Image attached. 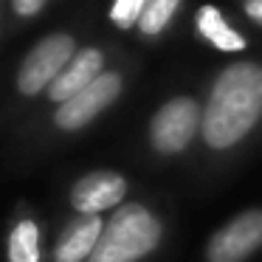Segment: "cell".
I'll use <instances>...</instances> for the list:
<instances>
[{"label":"cell","instance_id":"cell-1","mask_svg":"<svg viewBox=\"0 0 262 262\" xmlns=\"http://www.w3.org/2000/svg\"><path fill=\"white\" fill-rule=\"evenodd\" d=\"M262 119V65L239 59L220 71L203 107V136L209 149H231Z\"/></svg>","mask_w":262,"mask_h":262},{"label":"cell","instance_id":"cell-2","mask_svg":"<svg viewBox=\"0 0 262 262\" xmlns=\"http://www.w3.org/2000/svg\"><path fill=\"white\" fill-rule=\"evenodd\" d=\"M161 220L141 203H124L104 223V234L88 262H138L158 248Z\"/></svg>","mask_w":262,"mask_h":262},{"label":"cell","instance_id":"cell-3","mask_svg":"<svg viewBox=\"0 0 262 262\" xmlns=\"http://www.w3.org/2000/svg\"><path fill=\"white\" fill-rule=\"evenodd\" d=\"M203 127V107L192 96H175L155 110L149 121V141L161 155H181Z\"/></svg>","mask_w":262,"mask_h":262},{"label":"cell","instance_id":"cell-4","mask_svg":"<svg viewBox=\"0 0 262 262\" xmlns=\"http://www.w3.org/2000/svg\"><path fill=\"white\" fill-rule=\"evenodd\" d=\"M76 57V42L71 34H48L29 51L17 71V91L23 96H37L40 91H48L59 74L68 68V62Z\"/></svg>","mask_w":262,"mask_h":262},{"label":"cell","instance_id":"cell-5","mask_svg":"<svg viewBox=\"0 0 262 262\" xmlns=\"http://www.w3.org/2000/svg\"><path fill=\"white\" fill-rule=\"evenodd\" d=\"M262 248V209H245L206 243V262H245Z\"/></svg>","mask_w":262,"mask_h":262},{"label":"cell","instance_id":"cell-6","mask_svg":"<svg viewBox=\"0 0 262 262\" xmlns=\"http://www.w3.org/2000/svg\"><path fill=\"white\" fill-rule=\"evenodd\" d=\"M121 88H124L121 76L116 74V71H104L96 82H91V85L82 93H76L71 102L59 104L57 113H54V124L65 133L82 130V127H88L99 113H104V110L119 99Z\"/></svg>","mask_w":262,"mask_h":262},{"label":"cell","instance_id":"cell-7","mask_svg":"<svg viewBox=\"0 0 262 262\" xmlns=\"http://www.w3.org/2000/svg\"><path fill=\"white\" fill-rule=\"evenodd\" d=\"M127 198V178L119 172H88L71 186V206L82 217H99L102 211L121 206Z\"/></svg>","mask_w":262,"mask_h":262},{"label":"cell","instance_id":"cell-8","mask_svg":"<svg viewBox=\"0 0 262 262\" xmlns=\"http://www.w3.org/2000/svg\"><path fill=\"white\" fill-rule=\"evenodd\" d=\"M104 74V54L99 48H82L76 51V57L68 62V68L54 79V85L48 88V99L57 104H65L82 93L91 82H96Z\"/></svg>","mask_w":262,"mask_h":262},{"label":"cell","instance_id":"cell-9","mask_svg":"<svg viewBox=\"0 0 262 262\" xmlns=\"http://www.w3.org/2000/svg\"><path fill=\"white\" fill-rule=\"evenodd\" d=\"M104 234L102 217H76L54 248V262H88Z\"/></svg>","mask_w":262,"mask_h":262},{"label":"cell","instance_id":"cell-10","mask_svg":"<svg viewBox=\"0 0 262 262\" xmlns=\"http://www.w3.org/2000/svg\"><path fill=\"white\" fill-rule=\"evenodd\" d=\"M194 29H198V34L203 37L211 48H217V51H223V54H239L248 46L245 37L239 34V31L223 17L220 9L211 6V3H206V6L198 9V14H194Z\"/></svg>","mask_w":262,"mask_h":262},{"label":"cell","instance_id":"cell-11","mask_svg":"<svg viewBox=\"0 0 262 262\" xmlns=\"http://www.w3.org/2000/svg\"><path fill=\"white\" fill-rule=\"evenodd\" d=\"M9 262H40V228L29 217L9 234Z\"/></svg>","mask_w":262,"mask_h":262},{"label":"cell","instance_id":"cell-12","mask_svg":"<svg viewBox=\"0 0 262 262\" xmlns=\"http://www.w3.org/2000/svg\"><path fill=\"white\" fill-rule=\"evenodd\" d=\"M178 9H181V0H147V6L141 12V20H138L141 34H147V37L161 34L172 23Z\"/></svg>","mask_w":262,"mask_h":262},{"label":"cell","instance_id":"cell-13","mask_svg":"<svg viewBox=\"0 0 262 262\" xmlns=\"http://www.w3.org/2000/svg\"><path fill=\"white\" fill-rule=\"evenodd\" d=\"M147 6V0H113V9H110V23L119 26V29H133L141 20V12Z\"/></svg>","mask_w":262,"mask_h":262},{"label":"cell","instance_id":"cell-14","mask_svg":"<svg viewBox=\"0 0 262 262\" xmlns=\"http://www.w3.org/2000/svg\"><path fill=\"white\" fill-rule=\"evenodd\" d=\"M42 6H46V0H12V9L20 17H34L42 12Z\"/></svg>","mask_w":262,"mask_h":262},{"label":"cell","instance_id":"cell-15","mask_svg":"<svg viewBox=\"0 0 262 262\" xmlns=\"http://www.w3.org/2000/svg\"><path fill=\"white\" fill-rule=\"evenodd\" d=\"M243 12L251 23L262 26V0H243Z\"/></svg>","mask_w":262,"mask_h":262}]
</instances>
